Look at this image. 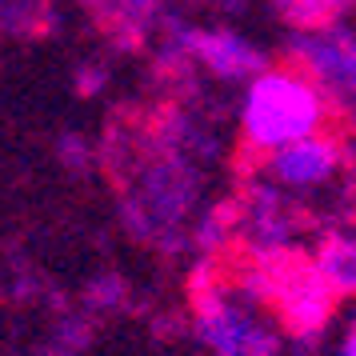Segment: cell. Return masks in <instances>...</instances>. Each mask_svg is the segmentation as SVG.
<instances>
[{
    "label": "cell",
    "mask_w": 356,
    "mask_h": 356,
    "mask_svg": "<svg viewBox=\"0 0 356 356\" xmlns=\"http://www.w3.org/2000/svg\"><path fill=\"white\" fill-rule=\"evenodd\" d=\"M340 161H344L340 140L316 132V136H305L296 145H284V148H276V152H268L264 168H268L273 184L292 188V193H305V188H316V184L337 177Z\"/></svg>",
    "instance_id": "obj_6"
},
{
    "label": "cell",
    "mask_w": 356,
    "mask_h": 356,
    "mask_svg": "<svg viewBox=\"0 0 356 356\" xmlns=\"http://www.w3.org/2000/svg\"><path fill=\"white\" fill-rule=\"evenodd\" d=\"M196 316H200V340L216 356H276V332L264 328L241 300L225 296V289L196 300Z\"/></svg>",
    "instance_id": "obj_5"
},
{
    "label": "cell",
    "mask_w": 356,
    "mask_h": 356,
    "mask_svg": "<svg viewBox=\"0 0 356 356\" xmlns=\"http://www.w3.org/2000/svg\"><path fill=\"white\" fill-rule=\"evenodd\" d=\"M241 204H244V228H248L252 244L260 248V257L289 248L292 212H289L284 193H280V184H252Z\"/></svg>",
    "instance_id": "obj_7"
},
{
    "label": "cell",
    "mask_w": 356,
    "mask_h": 356,
    "mask_svg": "<svg viewBox=\"0 0 356 356\" xmlns=\"http://www.w3.org/2000/svg\"><path fill=\"white\" fill-rule=\"evenodd\" d=\"M264 268L273 276V300L280 308V316L289 324V332L300 344L324 332V324L332 321V308H337V289L328 284L316 268V260H305L280 248V252H264Z\"/></svg>",
    "instance_id": "obj_2"
},
{
    "label": "cell",
    "mask_w": 356,
    "mask_h": 356,
    "mask_svg": "<svg viewBox=\"0 0 356 356\" xmlns=\"http://www.w3.org/2000/svg\"><path fill=\"white\" fill-rule=\"evenodd\" d=\"M196 200V172L184 164L180 152L161 156L145 168V177L136 184V200L124 204V220L132 232L152 236L156 228L180 225V216L193 209Z\"/></svg>",
    "instance_id": "obj_3"
},
{
    "label": "cell",
    "mask_w": 356,
    "mask_h": 356,
    "mask_svg": "<svg viewBox=\"0 0 356 356\" xmlns=\"http://www.w3.org/2000/svg\"><path fill=\"white\" fill-rule=\"evenodd\" d=\"M356 0H273V13L292 33H316L328 24H340V17L353 8Z\"/></svg>",
    "instance_id": "obj_9"
},
{
    "label": "cell",
    "mask_w": 356,
    "mask_h": 356,
    "mask_svg": "<svg viewBox=\"0 0 356 356\" xmlns=\"http://www.w3.org/2000/svg\"><path fill=\"white\" fill-rule=\"evenodd\" d=\"M312 260L324 280L337 289V296H356V236H344V232L324 236Z\"/></svg>",
    "instance_id": "obj_8"
},
{
    "label": "cell",
    "mask_w": 356,
    "mask_h": 356,
    "mask_svg": "<svg viewBox=\"0 0 356 356\" xmlns=\"http://www.w3.org/2000/svg\"><path fill=\"white\" fill-rule=\"evenodd\" d=\"M324 116V88L296 68H264L241 100V132L260 152H276L305 136H316Z\"/></svg>",
    "instance_id": "obj_1"
},
{
    "label": "cell",
    "mask_w": 356,
    "mask_h": 356,
    "mask_svg": "<svg viewBox=\"0 0 356 356\" xmlns=\"http://www.w3.org/2000/svg\"><path fill=\"white\" fill-rule=\"evenodd\" d=\"M184 4H200V0H184Z\"/></svg>",
    "instance_id": "obj_14"
},
{
    "label": "cell",
    "mask_w": 356,
    "mask_h": 356,
    "mask_svg": "<svg viewBox=\"0 0 356 356\" xmlns=\"http://www.w3.org/2000/svg\"><path fill=\"white\" fill-rule=\"evenodd\" d=\"M168 40L184 49L196 65H204L216 81L228 84H252L268 68V56L232 29H200L184 20H168Z\"/></svg>",
    "instance_id": "obj_4"
},
{
    "label": "cell",
    "mask_w": 356,
    "mask_h": 356,
    "mask_svg": "<svg viewBox=\"0 0 356 356\" xmlns=\"http://www.w3.org/2000/svg\"><path fill=\"white\" fill-rule=\"evenodd\" d=\"M337 356H356V312H353V324H348L344 340H340V353Z\"/></svg>",
    "instance_id": "obj_13"
},
{
    "label": "cell",
    "mask_w": 356,
    "mask_h": 356,
    "mask_svg": "<svg viewBox=\"0 0 356 356\" xmlns=\"http://www.w3.org/2000/svg\"><path fill=\"white\" fill-rule=\"evenodd\" d=\"M104 76H108V72H104L100 65H81V68H76V92L92 97L100 84H104Z\"/></svg>",
    "instance_id": "obj_11"
},
{
    "label": "cell",
    "mask_w": 356,
    "mask_h": 356,
    "mask_svg": "<svg viewBox=\"0 0 356 356\" xmlns=\"http://www.w3.org/2000/svg\"><path fill=\"white\" fill-rule=\"evenodd\" d=\"M161 8H164V0H116V20H132V24H145V20L152 17H161Z\"/></svg>",
    "instance_id": "obj_10"
},
{
    "label": "cell",
    "mask_w": 356,
    "mask_h": 356,
    "mask_svg": "<svg viewBox=\"0 0 356 356\" xmlns=\"http://www.w3.org/2000/svg\"><path fill=\"white\" fill-rule=\"evenodd\" d=\"M60 156H65L68 168H81L84 156H88V148H84L81 136H60Z\"/></svg>",
    "instance_id": "obj_12"
}]
</instances>
